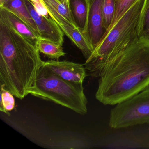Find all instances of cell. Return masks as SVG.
I'll return each instance as SVG.
<instances>
[{"instance_id":"obj_9","label":"cell","mask_w":149,"mask_h":149,"mask_svg":"<svg viewBox=\"0 0 149 149\" xmlns=\"http://www.w3.org/2000/svg\"><path fill=\"white\" fill-rule=\"evenodd\" d=\"M48 68L64 80L76 83H83L87 76L86 68L82 64L67 61L49 60L42 62Z\"/></svg>"},{"instance_id":"obj_3","label":"cell","mask_w":149,"mask_h":149,"mask_svg":"<svg viewBox=\"0 0 149 149\" xmlns=\"http://www.w3.org/2000/svg\"><path fill=\"white\" fill-rule=\"evenodd\" d=\"M145 0H139L104 36L84 65L92 77H99L106 64L137 41Z\"/></svg>"},{"instance_id":"obj_20","label":"cell","mask_w":149,"mask_h":149,"mask_svg":"<svg viewBox=\"0 0 149 149\" xmlns=\"http://www.w3.org/2000/svg\"><path fill=\"white\" fill-rule=\"evenodd\" d=\"M8 0H0V7H2Z\"/></svg>"},{"instance_id":"obj_16","label":"cell","mask_w":149,"mask_h":149,"mask_svg":"<svg viewBox=\"0 0 149 149\" xmlns=\"http://www.w3.org/2000/svg\"><path fill=\"white\" fill-rule=\"evenodd\" d=\"M138 1L139 0H116V11L113 22L104 36L109 32L110 30L119 20V19Z\"/></svg>"},{"instance_id":"obj_17","label":"cell","mask_w":149,"mask_h":149,"mask_svg":"<svg viewBox=\"0 0 149 149\" xmlns=\"http://www.w3.org/2000/svg\"><path fill=\"white\" fill-rule=\"evenodd\" d=\"M116 0H103L102 12L104 25L107 30L111 25L116 11Z\"/></svg>"},{"instance_id":"obj_14","label":"cell","mask_w":149,"mask_h":149,"mask_svg":"<svg viewBox=\"0 0 149 149\" xmlns=\"http://www.w3.org/2000/svg\"><path fill=\"white\" fill-rule=\"evenodd\" d=\"M139 38L149 42V0H145L139 23Z\"/></svg>"},{"instance_id":"obj_10","label":"cell","mask_w":149,"mask_h":149,"mask_svg":"<svg viewBox=\"0 0 149 149\" xmlns=\"http://www.w3.org/2000/svg\"><path fill=\"white\" fill-rule=\"evenodd\" d=\"M0 19L4 21L37 47L40 38L34 33L31 28L18 16L6 8L0 7Z\"/></svg>"},{"instance_id":"obj_7","label":"cell","mask_w":149,"mask_h":149,"mask_svg":"<svg viewBox=\"0 0 149 149\" xmlns=\"http://www.w3.org/2000/svg\"><path fill=\"white\" fill-rule=\"evenodd\" d=\"M45 5L47 8L50 17L56 22L64 34L67 36L79 49L86 60L88 59L92 54L94 49L83 34L81 33L74 25L67 20L53 8L48 5L45 4Z\"/></svg>"},{"instance_id":"obj_6","label":"cell","mask_w":149,"mask_h":149,"mask_svg":"<svg viewBox=\"0 0 149 149\" xmlns=\"http://www.w3.org/2000/svg\"><path fill=\"white\" fill-rule=\"evenodd\" d=\"M88 15L86 31L84 34L94 50L106 33L102 12L103 0H88Z\"/></svg>"},{"instance_id":"obj_13","label":"cell","mask_w":149,"mask_h":149,"mask_svg":"<svg viewBox=\"0 0 149 149\" xmlns=\"http://www.w3.org/2000/svg\"><path fill=\"white\" fill-rule=\"evenodd\" d=\"M62 46L58 43L40 39L37 43V48L40 53L49 59L59 60L66 55Z\"/></svg>"},{"instance_id":"obj_21","label":"cell","mask_w":149,"mask_h":149,"mask_svg":"<svg viewBox=\"0 0 149 149\" xmlns=\"http://www.w3.org/2000/svg\"><path fill=\"white\" fill-rule=\"evenodd\" d=\"M56 1L61 3L68 4V0H56Z\"/></svg>"},{"instance_id":"obj_11","label":"cell","mask_w":149,"mask_h":149,"mask_svg":"<svg viewBox=\"0 0 149 149\" xmlns=\"http://www.w3.org/2000/svg\"><path fill=\"white\" fill-rule=\"evenodd\" d=\"M70 13L75 26L83 34L86 31L88 15V0H68Z\"/></svg>"},{"instance_id":"obj_19","label":"cell","mask_w":149,"mask_h":149,"mask_svg":"<svg viewBox=\"0 0 149 149\" xmlns=\"http://www.w3.org/2000/svg\"><path fill=\"white\" fill-rule=\"evenodd\" d=\"M35 8L40 14L50 18L48 12L47 8L45 6L42 0H31Z\"/></svg>"},{"instance_id":"obj_8","label":"cell","mask_w":149,"mask_h":149,"mask_svg":"<svg viewBox=\"0 0 149 149\" xmlns=\"http://www.w3.org/2000/svg\"><path fill=\"white\" fill-rule=\"evenodd\" d=\"M34 20L40 33V39L63 45L64 33L52 18L40 14L35 8L31 0H24Z\"/></svg>"},{"instance_id":"obj_5","label":"cell","mask_w":149,"mask_h":149,"mask_svg":"<svg viewBox=\"0 0 149 149\" xmlns=\"http://www.w3.org/2000/svg\"><path fill=\"white\" fill-rule=\"evenodd\" d=\"M146 123L149 124V85L116 104L111 110L109 124L119 129Z\"/></svg>"},{"instance_id":"obj_15","label":"cell","mask_w":149,"mask_h":149,"mask_svg":"<svg viewBox=\"0 0 149 149\" xmlns=\"http://www.w3.org/2000/svg\"><path fill=\"white\" fill-rule=\"evenodd\" d=\"M14 96L11 92L5 89L4 86L1 85L0 111L9 116H10V111L15 108Z\"/></svg>"},{"instance_id":"obj_18","label":"cell","mask_w":149,"mask_h":149,"mask_svg":"<svg viewBox=\"0 0 149 149\" xmlns=\"http://www.w3.org/2000/svg\"><path fill=\"white\" fill-rule=\"evenodd\" d=\"M45 5L53 8L58 13L63 16L67 20L74 24L70 13L69 4L61 3L56 0H42Z\"/></svg>"},{"instance_id":"obj_12","label":"cell","mask_w":149,"mask_h":149,"mask_svg":"<svg viewBox=\"0 0 149 149\" xmlns=\"http://www.w3.org/2000/svg\"><path fill=\"white\" fill-rule=\"evenodd\" d=\"M14 14L26 22L40 38V33L36 24L25 3L24 0H8L2 7Z\"/></svg>"},{"instance_id":"obj_1","label":"cell","mask_w":149,"mask_h":149,"mask_svg":"<svg viewBox=\"0 0 149 149\" xmlns=\"http://www.w3.org/2000/svg\"><path fill=\"white\" fill-rule=\"evenodd\" d=\"M96 92L104 105H115L149 85V42L139 40L116 56L101 72Z\"/></svg>"},{"instance_id":"obj_2","label":"cell","mask_w":149,"mask_h":149,"mask_svg":"<svg viewBox=\"0 0 149 149\" xmlns=\"http://www.w3.org/2000/svg\"><path fill=\"white\" fill-rule=\"evenodd\" d=\"M36 47L0 19V83L15 97L29 95L42 66Z\"/></svg>"},{"instance_id":"obj_4","label":"cell","mask_w":149,"mask_h":149,"mask_svg":"<svg viewBox=\"0 0 149 149\" xmlns=\"http://www.w3.org/2000/svg\"><path fill=\"white\" fill-rule=\"evenodd\" d=\"M29 94L54 102L81 115L88 112V99L83 83L64 80L43 65L38 70Z\"/></svg>"}]
</instances>
